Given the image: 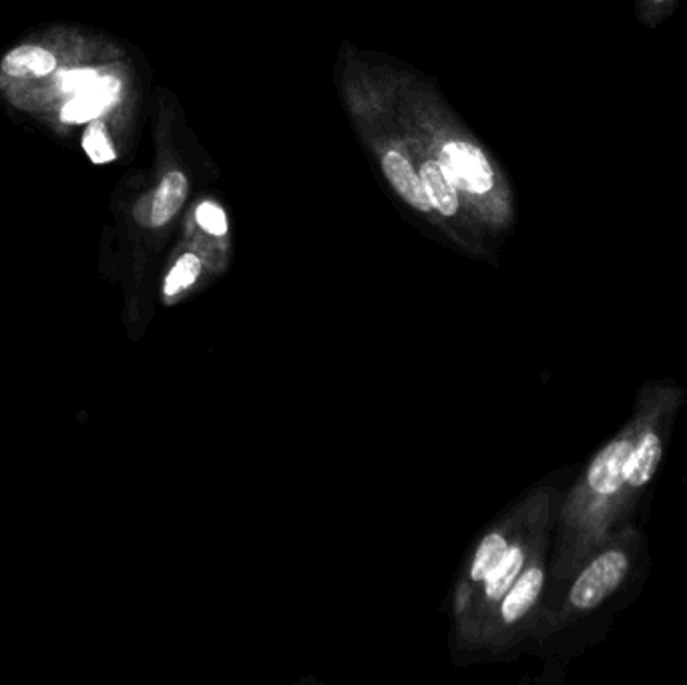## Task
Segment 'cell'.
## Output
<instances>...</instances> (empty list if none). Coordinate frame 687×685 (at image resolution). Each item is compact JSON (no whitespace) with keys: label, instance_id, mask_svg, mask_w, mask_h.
<instances>
[{"label":"cell","instance_id":"obj_1","mask_svg":"<svg viewBox=\"0 0 687 685\" xmlns=\"http://www.w3.org/2000/svg\"><path fill=\"white\" fill-rule=\"evenodd\" d=\"M637 424L632 416L599 453L593 456L582 483L573 491L565 508V567L572 575L624 527L619 517V493L625 481V464L634 449Z\"/></svg>","mask_w":687,"mask_h":685},{"label":"cell","instance_id":"obj_6","mask_svg":"<svg viewBox=\"0 0 687 685\" xmlns=\"http://www.w3.org/2000/svg\"><path fill=\"white\" fill-rule=\"evenodd\" d=\"M59 71V57L43 44H21L2 57L0 73L9 81H41Z\"/></svg>","mask_w":687,"mask_h":685},{"label":"cell","instance_id":"obj_15","mask_svg":"<svg viewBox=\"0 0 687 685\" xmlns=\"http://www.w3.org/2000/svg\"><path fill=\"white\" fill-rule=\"evenodd\" d=\"M507 541L501 537V535H488L483 545L476 553L475 565L471 571V577L475 581L487 580L488 575L493 573V570L497 567L501 560L505 557L507 553Z\"/></svg>","mask_w":687,"mask_h":685},{"label":"cell","instance_id":"obj_4","mask_svg":"<svg viewBox=\"0 0 687 685\" xmlns=\"http://www.w3.org/2000/svg\"><path fill=\"white\" fill-rule=\"evenodd\" d=\"M441 168L446 178L453 181L458 190L485 195L495 188V171L488 163L487 155L481 149L465 143V141H451L444 145L438 158Z\"/></svg>","mask_w":687,"mask_h":685},{"label":"cell","instance_id":"obj_17","mask_svg":"<svg viewBox=\"0 0 687 685\" xmlns=\"http://www.w3.org/2000/svg\"><path fill=\"white\" fill-rule=\"evenodd\" d=\"M195 220L200 223L201 230L210 233V235L222 238L228 233V218H225L222 208L215 205L212 201H203L198 205Z\"/></svg>","mask_w":687,"mask_h":685},{"label":"cell","instance_id":"obj_9","mask_svg":"<svg viewBox=\"0 0 687 685\" xmlns=\"http://www.w3.org/2000/svg\"><path fill=\"white\" fill-rule=\"evenodd\" d=\"M188 198V178L181 171H170L151 198V225L161 228L173 220Z\"/></svg>","mask_w":687,"mask_h":685},{"label":"cell","instance_id":"obj_16","mask_svg":"<svg viewBox=\"0 0 687 685\" xmlns=\"http://www.w3.org/2000/svg\"><path fill=\"white\" fill-rule=\"evenodd\" d=\"M679 0H637L635 11L637 19L647 27H657L666 21L669 14H674Z\"/></svg>","mask_w":687,"mask_h":685},{"label":"cell","instance_id":"obj_10","mask_svg":"<svg viewBox=\"0 0 687 685\" xmlns=\"http://www.w3.org/2000/svg\"><path fill=\"white\" fill-rule=\"evenodd\" d=\"M421 180L424 191L433 210L441 211L443 215H455L458 211V195L453 181L446 178L444 169L438 161H426L421 168Z\"/></svg>","mask_w":687,"mask_h":685},{"label":"cell","instance_id":"obj_5","mask_svg":"<svg viewBox=\"0 0 687 685\" xmlns=\"http://www.w3.org/2000/svg\"><path fill=\"white\" fill-rule=\"evenodd\" d=\"M121 79L115 74L101 73L95 83L89 84L85 91L64 101L59 109V119L64 125H87L111 111L121 101Z\"/></svg>","mask_w":687,"mask_h":685},{"label":"cell","instance_id":"obj_11","mask_svg":"<svg viewBox=\"0 0 687 685\" xmlns=\"http://www.w3.org/2000/svg\"><path fill=\"white\" fill-rule=\"evenodd\" d=\"M525 548L521 545L508 547L505 557L501 560L497 567L488 575L487 580V597L493 602H498L507 595L508 590L513 587V583L517 581L518 575L523 573L525 567Z\"/></svg>","mask_w":687,"mask_h":685},{"label":"cell","instance_id":"obj_8","mask_svg":"<svg viewBox=\"0 0 687 685\" xmlns=\"http://www.w3.org/2000/svg\"><path fill=\"white\" fill-rule=\"evenodd\" d=\"M545 587V570L540 565H533L518 575L513 587L503 597V619L507 623H517L539 602L540 593Z\"/></svg>","mask_w":687,"mask_h":685},{"label":"cell","instance_id":"obj_7","mask_svg":"<svg viewBox=\"0 0 687 685\" xmlns=\"http://www.w3.org/2000/svg\"><path fill=\"white\" fill-rule=\"evenodd\" d=\"M382 169H384V175L391 181L392 188L401 193L402 200L408 201L413 208L424 213L433 210L428 195L424 191L421 175L414 171L413 163L402 153L388 151L382 158Z\"/></svg>","mask_w":687,"mask_h":685},{"label":"cell","instance_id":"obj_13","mask_svg":"<svg viewBox=\"0 0 687 685\" xmlns=\"http://www.w3.org/2000/svg\"><path fill=\"white\" fill-rule=\"evenodd\" d=\"M51 77H53L51 89H53L54 95L69 99V97L85 91L89 84L95 83L97 79L101 77V71L95 67H73V69H63V71L59 69Z\"/></svg>","mask_w":687,"mask_h":685},{"label":"cell","instance_id":"obj_12","mask_svg":"<svg viewBox=\"0 0 687 685\" xmlns=\"http://www.w3.org/2000/svg\"><path fill=\"white\" fill-rule=\"evenodd\" d=\"M81 145H83L87 158L91 159V163H95V165H107V163L117 159L115 145L107 133L105 123L99 121V119L87 123Z\"/></svg>","mask_w":687,"mask_h":685},{"label":"cell","instance_id":"obj_3","mask_svg":"<svg viewBox=\"0 0 687 685\" xmlns=\"http://www.w3.org/2000/svg\"><path fill=\"white\" fill-rule=\"evenodd\" d=\"M644 547V535L635 525L617 528L597 553L583 563L573 580L565 613L567 617L589 615L614 600L632 580Z\"/></svg>","mask_w":687,"mask_h":685},{"label":"cell","instance_id":"obj_14","mask_svg":"<svg viewBox=\"0 0 687 685\" xmlns=\"http://www.w3.org/2000/svg\"><path fill=\"white\" fill-rule=\"evenodd\" d=\"M200 258L193 255V253H185V255H181L180 260L175 262V265L171 268L170 275L165 278L163 292H165L168 298L181 294L183 290H188V288L195 284V280L200 278Z\"/></svg>","mask_w":687,"mask_h":685},{"label":"cell","instance_id":"obj_2","mask_svg":"<svg viewBox=\"0 0 687 685\" xmlns=\"http://www.w3.org/2000/svg\"><path fill=\"white\" fill-rule=\"evenodd\" d=\"M684 402L686 391L676 382H651L637 396L632 414L637 424L634 449L625 464L624 486L617 501L624 525L656 479L677 412L681 411Z\"/></svg>","mask_w":687,"mask_h":685}]
</instances>
